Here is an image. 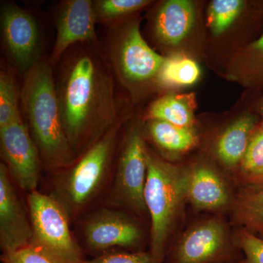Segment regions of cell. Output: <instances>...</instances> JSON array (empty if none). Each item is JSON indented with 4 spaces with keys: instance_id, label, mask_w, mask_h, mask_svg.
<instances>
[{
    "instance_id": "2e32d148",
    "label": "cell",
    "mask_w": 263,
    "mask_h": 263,
    "mask_svg": "<svg viewBox=\"0 0 263 263\" xmlns=\"http://www.w3.org/2000/svg\"><path fill=\"white\" fill-rule=\"evenodd\" d=\"M258 122L255 115L246 114L221 133L216 142L215 154L222 165L230 170L239 168L249 138Z\"/></svg>"
},
{
    "instance_id": "d4e9b609",
    "label": "cell",
    "mask_w": 263,
    "mask_h": 263,
    "mask_svg": "<svg viewBox=\"0 0 263 263\" xmlns=\"http://www.w3.org/2000/svg\"><path fill=\"white\" fill-rule=\"evenodd\" d=\"M263 167V119L256 125L239 167L240 179Z\"/></svg>"
},
{
    "instance_id": "44dd1931",
    "label": "cell",
    "mask_w": 263,
    "mask_h": 263,
    "mask_svg": "<svg viewBox=\"0 0 263 263\" xmlns=\"http://www.w3.org/2000/svg\"><path fill=\"white\" fill-rule=\"evenodd\" d=\"M239 79L250 87H263V31L239 52Z\"/></svg>"
},
{
    "instance_id": "cb8c5ba5",
    "label": "cell",
    "mask_w": 263,
    "mask_h": 263,
    "mask_svg": "<svg viewBox=\"0 0 263 263\" xmlns=\"http://www.w3.org/2000/svg\"><path fill=\"white\" fill-rule=\"evenodd\" d=\"M151 2L147 0H98L94 1L97 22H112L136 13Z\"/></svg>"
},
{
    "instance_id": "5b68a950",
    "label": "cell",
    "mask_w": 263,
    "mask_h": 263,
    "mask_svg": "<svg viewBox=\"0 0 263 263\" xmlns=\"http://www.w3.org/2000/svg\"><path fill=\"white\" fill-rule=\"evenodd\" d=\"M120 127L119 123L105 133L67 168L60 185V193L72 212L88 205L103 186L114 158Z\"/></svg>"
},
{
    "instance_id": "ac0fdd59",
    "label": "cell",
    "mask_w": 263,
    "mask_h": 263,
    "mask_svg": "<svg viewBox=\"0 0 263 263\" xmlns=\"http://www.w3.org/2000/svg\"><path fill=\"white\" fill-rule=\"evenodd\" d=\"M147 133L155 146L164 154L185 153L197 144V137L193 128L181 127L160 120H149Z\"/></svg>"
},
{
    "instance_id": "52a82bcc",
    "label": "cell",
    "mask_w": 263,
    "mask_h": 263,
    "mask_svg": "<svg viewBox=\"0 0 263 263\" xmlns=\"http://www.w3.org/2000/svg\"><path fill=\"white\" fill-rule=\"evenodd\" d=\"M146 148L141 129L137 126L132 128L123 141L112 189L114 202L140 215L147 212L143 199L147 176Z\"/></svg>"
},
{
    "instance_id": "ba28073f",
    "label": "cell",
    "mask_w": 263,
    "mask_h": 263,
    "mask_svg": "<svg viewBox=\"0 0 263 263\" xmlns=\"http://www.w3.org/2000/svg\"><path fill=\"white\" fill-rule=\"evenodd\" d=\"M0 145L12 178L24 191H36L42 159L22 118L0 129Z\"/></svg>"
},
{
    "instance_id": "9a60e30c",
    "label": "cell",
    "mask_w": 263,
    "mask_h": 263,
    "mask_svg": "<svg viewBox=\"0 0 263 263\" xmlns=\"http://www.w3.org/2000/svg\"><path fill=\"white\" fill-rule=\"evenodd\" d=\"M195 22V10L191 2H164L156 13L154 24L156 37L164 46H178L188 35Z\"/></svg>"
},
{
    "instance_id": "d6986e66",
    "label": "cell",
    "mask_w": 263,
    "mask_h": 263,
    "mask_svg": "<svg viewBox=\"0 0 263 263\" xmlns=\"http://www.w3.org/2000/svg\"><path fill=\"white\" fill-rule=\"evenodd\" d=\"M195 104L192 95H167L156 100L148 110V120H160L181 127L193 128Z\"/></svg>"
},
{
    "instance_id": "3957f363",
    "label": "cell",
    "mask_w": 263,
    "mask_h": 263,
    "mask_svg": "<svg viewBox=\"0 0 263 263\" xmlns=\"http://www.w3.org/2000/svg\"><path fill=\"white\" fill-rule=\"evenodd\" d=\"M147 176L143 199L151 220L149 252L164 262L170 238L187 201V169L162 160L146 148Z\"/></svg>"
},
{
    "instance_id": "8fae6325",
    "label": "cell",
    "mask_w": 263,
    "mask_h": 263,
    "mask_svg": "<svg viewBox=\"0 0 263 263\" xmlns=\"http://www.w3.org/2000/svg\"><path fill=\"white\" fill-rule=\"evenodd\" d=\"M1 29L5 47L15 67L29 70L38 60L39 31L34 18L14 3L1 9Z\"/></svg>"
},
{
    "instance_id": "6da1fadb",
    "label": "cell",
    "mask_w": 263,
    "mask_h": 263,
    "mask_svg": "<svg viewBox=\"0 0 263 263\" xmlns=\"http://www.w3.org/2000/svg\"><path fill=\"white\" fill-rule=\"evenodd\" d=\"M57 90L64 130L77 157L120 123L113 77L96 55L74 57Z\"/></svg>"
},
{
    "instance_id": "83f0119b",
    "label": "cell",
    "mask_w": 263,
    "mask_h": 263,
    "mask_svg": "<svg viewBox=\"0 0 263 263\" xmlns=\"http://www.w3.org/2000/svg\"><path fill=\"white\" fill-rule=\"evenodd\" d=\"M3 263H54L40 249L29 245L11 253L3 254Z\"/></svg>"
},
{
    "instance_id": "7a4b0ae2",
    "label": "cell",
    "mask_w": 263,
    "mask_h": 263,
    "mask_svg": "<svg viewBox=\"0 0 263 263\" xmlns=\"http://www.w3.org/2000/svg\"><path fill=\"white\" fill-rule=\"evenodd\" d=\"M22 112L48 168H68L77 160L62 125L57 90L49 62L38 61L27 71L21 91Z\"/></svg>"
},
{
    "instance_id": "7c38bea8",
    "label": "cell",
    "mask_w": 263,
    "mask_h": 263,
    "mask_svg": "<svg viewBox=\"0 0 263 263\" xmlns=\"http://www.w3.org/2000/svg\"><path fill=\"white\" fill-rule=\"evenodd\" d=\"M32 237L30 216L21 201L8 167L1 162L0 245L3 254L11 253L30 245Z\"/></svg>"
},
{
    "instance_id": "9c48e42d",
    "label": "cell",
    "mask_w": 263,
    "mask_h": 263,
    "mask_svg": "<svg viewBox=\"0 0 263 263\" xmlns=\"http://www.w3.org/2000/svg\"><path fill=\"white\" fill-rule=\"evenodd\" d=\"M114 68L127 85L143 84L158 78L164 57L148 46L138 24H132L118 38L114 46Z\"/></svg>"
},
{
    "instance_id": "277c9868",
    "label": "cell",
    "mask_w": 263,
    "mask_h": 263,
    "mask_svg": "<svg viewBox=\"0 0 263 263\" xmlns=\"http://www.w3.org/2000/svg\"><path fill=\"white\" fill-rule=\"evenodd\" d=\"M28 211L33 234L30 245L54 263L86 262L71 233L68 213L64 204L36 190L29 193Z\"/></svg>"
},
{
    "instance_id": "e0dca14e",
    "label": "cell",
    "mask_w": 263,
    "mask_h": 263,
    "mask_svg": "<svg viewBox=\"0 0 263 263\" xmlns=\"http://www.w3.org/2000/svg\"><path fill=\"white\" fill-rule=\"evenodd\" d=\"M230 209L235 224L263 238V184L240 186Z\"/></svg>"
},
{
    "instance_id": "8992f818",
    "label": "cell",
    "mask_w": 263,
    "mask_h": 263,
    "mask_svg": "<svg viewBox=\"0 0 263 263\" xmlns=\"http://www.w3.org/2000/svg\"><path fill=\"white\" fill-rule=\"evenodd\" d=\"M235 243L230 239L224 221L209 218L197 221L185 231L172 249L165 263H230L237 258Z\"/></svg>"
},
{
    "instance_id": "4316f807",
    "label": "cell",
    "mask_w": 263,
    "mask_h": 263,
    "mask_svg": "<svg viewBox=\"0 0 263 263\" xmlns=\"http://www.w3.org/2000/svg\"><path fill=\"white\" fill-rule=\"evenodd\" d=\"M85 263H162L149 252H105Z\"/></svg>"
},
{
    "instance_id": "f546056e",
    "label": "cell",
    "mask_w": 263,
    "mask_h": 263,
    "mask_svg": "<svg viewBox=\"0 0 263 263\" xmlns=\"http://www.w3.org/2000/svg\"><path fill=\"white\" fill-rule=\"evenodd\" d=\"M257 110L263 119V97L259 101L258 105H257Z\"/></svg>"
},
{
    "instance_id": "7402d4cb",
    "label": "cell",
    "mask_w": 263,
    "mask_h": 263,
    "mask_svg": "<svg viewBox=\"0 0 263 263\" xmlns=\"http://www.w3.org/2000/svg\"><path fill=\"white\" fill-rule=\"evenodd\" d=\"M241 0H213L208 13V25L214 35H220L234 24L245 9Z\"/></svg>"
},
{
    "instance_id": "4fadbf2b",
    "label": "cell",
    "mask_w": 263,
    "mask_h": 263,
    "mask_svg": "<svg viewBox=\"0 0 263 263\" xmlns=\"http://www.w3.org/2000/svg\"><path fill=\"white\" fill-rule=\"evenodd\" d=\"M96 22L94 2L90 0L65 1L57 17V37L49 63H57L66 50L76 43L99 46L95 31Z\"/></svg>"
},
{
    "instance_id": "30bf717a",
    "label": "cell",
    "mask_w": 263,
    "mask_h": 263,
    "mask_svg": "<svg viewBox=\"0 0 263 263\" xmlns=\"http://www.w3.org/2000/svg\"><path fill=\"white\" fill-rule=\"evenodd\" d=\"M82 235L88 248L98 252L117 247L134 248L143 237L136 221L114 209H102L89 214L83 222Z\"/></svg>"
},
{
    "instance_id": "ffe728a7",
    "label": "cell",
    "mask_w": 263,
    "mask_h": 263,
    "mask_svg": "<svg viewBox=\"0 0 263 263\" xmlns=\"http://www.w3.org/2000/svg\"><path fill=\"white\" fill-rule=\"evenodd\" d=\"M201 71L196 62L184 55H174L165 58L158 79L162 84L186 86L195 84Z\"/></svg>"
},
{
    "instance_id": "603a6c76",
    "label": "cell",
    "mask_w": 263,
    "mask_h": 263,
    "mask_svg": "<svg viewBox=\"0 0 263 263\" xmlns=\"http://www.w3.org/2000/svg\"><path fill=\"white\" fill-rule=\"evenodd\" d=\"M19 94L14 75L9 70L0 74V129L20 119Z\"/></svg>"
},
{
    "instance_id": "f1b7e54d",
    "label": "cell",
    "mask_w": 263,
    "mask_h": 263,
    "mask_svg": "<svg viewBox=\"0 0 263 263\" xmlns=\"http://www.w3.org/2000/svg\"><path fill=\"white\" fill-rule=\"evenodd\" d=\"M241 186H257L263 184V167L253 174L240 179Z\"/></svg>"
},
{
    "instance_id": "4dcf8cb0",
    "label": "cell",
    "mask_w": 263,
    "mask_h": 263,
    "mask_svg": "<svg viewBox=\"0 0 263 263\" xmlns=\"http://www.w3.org/2000/svg\"><path fill=\"white\" fill-rule=\"evenodd\" d=\"M230 263H243V259H242V260L237 261V262H230Z\"/></svg>"
},
{
    "instance_id": "5bb4252c",
    "label": "cell",
    "mask_w": 263,
    "mask_h": 263,
    "mask_svg": "<svg viewBox=\"0 0 263 263\" xmlns=\"http://www.w3.org/2000/svg\"><path fill=\"white\" fill-rule=\"evenodd\" d=\"M187 201L196 210L219 212L231 206L233 197L224 178L207 164L187 169Z\"/></svg>"
},
{
    "instance_id": "484cf974",
    "label": "cell",
    "mask_w": 263,
    "mask_h": 263,
    "mask_svg": "<svg viewBox=\"0 0 263 263\" xmlns=\"http://www.w3.org/2000/svg\"><path fill=\"white\" fill-rule=\"evenodd\" d=\"M235 243L243 254V263H263V238L240 228Z\"/></svg>"
}]
</instances>
